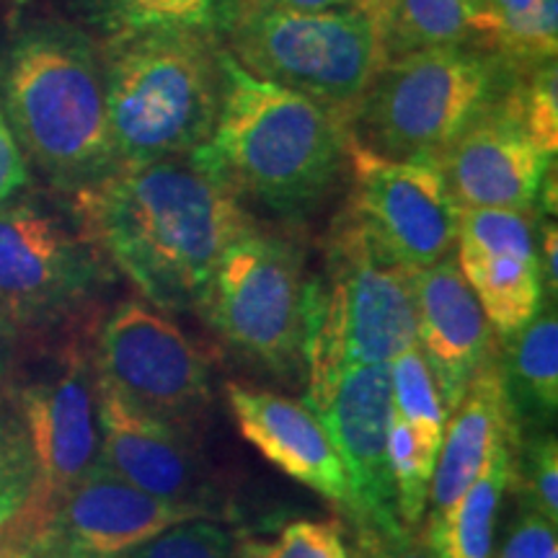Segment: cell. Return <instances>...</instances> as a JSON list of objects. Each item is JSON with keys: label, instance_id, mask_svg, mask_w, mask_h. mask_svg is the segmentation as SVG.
I'll return each mask as SVG.
<instances>
[{"label": "cell", "instance_id": "obj_11", "mask_svg": "<svg viewBox=\"0 0 558 558\" xmlns=\"http://www.w3.org/2000/svg\"><path fill=\"white\" fill-rule=\"evenodd\" d=\"M96 378L124 401L192 429L213 399L209 365L169 313L145 300H122L94 339Z\"/></svg>", "mask_w": 558, "mask_h": 558}, {"label": "cell", "instance_id": "obj_38", "mask_svg": "<svg viewBox=\"0 0 558 558\" xmlns=\"http://www.w3.org/2000/svg\"><path fill=\"white\" fill-rule=\"evenodd\" d=\"M486 3H488V9H492L494 19H497L499 37H501V34L512 32L514 26H520L522 21L530 16L535 0H486ZM499 37H497V41H499ZM497 41H494V47H497Z\"/></svg>", "mask_w": 558, "mask_h": 558}, {"label": "cell", "instance_id": "obj_33", "mask_svg": "<svg viewBox=\"0 0 558 558\" xmlns=\"http://www.w3.org/2000/svg\"><path fill=\"white\" fill-rule=\"evenodd\" d=\"M352 558H435L422 530L354 527Z\"/></svg>", "mask_w": 558, "mask_h": 558}, {"label": "cell", "instance_id": "obj_3", "mask_svg": "<svg viewBox=\"0 0 558 558\" xmlns=\"http://www.w3.org/2000/svg\"><path fill=\"white\" fill-rule=\"evenodd\" d=\"M0 90L19 145L58 186L78 192L117 169L101 50L73 26H34L0 62Z\"/></svg>", "mask_w": 558, "mask_h": 558}, {"label": "cell", "instance_id": "obj_17", "mask_svg": "<svg viewBox=\"0 0 558 558\" xmlns=\"http://www.w3.org/2000/svg\"><path fill=\"white\" fill-rule=\"evenodd\" d=\"M99 463L150 497L209 507L207 476L192 432L145 414L101 380Z\"/></svg>", "mask_w": 558, "mask_h": 558}, {"label": "cell", "instance_id": "obj_15", "mask_svg": "<svg viewBox=\"0 0 558 558\" xmlns=\"http://www.w3.org/2000/svg\"><path fill=\"white\" fill-rule=\"evenodd\" d=\"M554 156L530 137L507 94L478 124L435 160L456 207L535 213Z\"/></svg>", "mask_w": 558, "mask_h": 558}, {"label": "cell", "instance_id": "obj_1", "mask_svg": "<svg viewBox=\"0 0 558 558\" xmlns=\"http://www.w3.org/2000/svg\"><path fill=\"white\" fill-rule=\"evenodd\" d=\"M75 218L145 303L197 308L220 256L256 228L226 181L194 156L128 163L75 192Z\"/></svg>", "mask_w": 558, "mask_h": 558}, {"label": "cell", "instance_id": "obj_13", "mask_svg": "<svg viewBox=\"0 0 558 558\" xmlns=\"http://www.w3.org/2000/svg\"><path fill=\"white\" fill-rule=\"evenodd\" d=\"M213 509L150 497L94 463L29 535L54 558H128L160 533L190 520L213 518Z\"/></svg>", "mask_w": 558, "mask_h": 558}, {"label": "cell", "instance_id": "obj_18", "mask_svg": "<svg viewBox=\"0 0 558 558\" xmlns=\"http://www.w3.org/2000/svg\"><path fill=\"white\" fill-rule=\"evenodd\" d=\"M226 399L243 439H248L277 471L308 486L347 514L349 481L344 463L316 411L303 401L241 383H228Z\"/></svg>", "mask_w": 558, "mask_h": 558}, {"label": "cell", "instance_id": "obj_25", "mask_svg": "<svg viewBox=\"0 0 558 558\" xmlns=\"http://www.w3.org/2000/svg\"><path fill=\"white\" fill-rule=\"evenodd\" d=\"M388 369L393 414L401 416L432 450L439 452L450 414L439 399L437 383L416 341L403 349L399 357L390 360Z\"/></svg>", "mask_w": 558, "mask_h": 558}, {"label": "cell", "instance_id": "obj_35", "mask_svg": "<svg viewBox=\"0 0 558 558\" xmlns=\"http://www.w3.org/2000/svg\"><path fill=\"white\" fill-rule=\"evenodd\" d=\"M26 184H29V166L24 150L0 111V207H5V202L16 197Z\"/></svg>", "mask_w": 558, "mask_h": 558}, {"label": "cell", "instance_id": "obj_9", "mask_svg": "<svg viewBox=\"0 0 558 558\" xmlns=\"http://www.w3.org/2000/svg\"><path fill=\"white\" fill-rule=\"evenodd\" d=\"M305 290L303 248L254 228L226 248L194 311L248 365L292 378L303 369Z\"/></svg>", "mask_w": 558, "mask_h": 558}, {"label": "cell", "instance_id": "obj_27", "mask_svg": "<svg viewBox=\"0 0 558 558\" xmlns=\"http://www.w3.org/2000/svg\"><path fill=\"white\" fill-rule=\"evenodd\" d=\"M456 246L486 254L538 256L533 213L494 207H456Z\"/></svg>", "mask_w": 558, "mask_h": 558}, {"label": "cell", "instance_id": "obj_4", "mask_svg": "<svg viewBox=\"0 0 558 558\" xmlns=\"http://www.w3.org/2000/svg\"><path fill=\"white\" fill-rule=\"evenodd\" d=\"M99 50L117 166L205 148L222 99L218 37L148 32L107 39Z\"/></svg>", "mask_w": 558, "mask_h": 558}, {"label": "cell", "instance_id": "obj_19", "mask_svg": "<svg viewBox=\"0 0 558 558\" xmlns=\"http://www.w3.org/2000/svg\"><path fill=\"white\" fill-rule=\"evenodd\" d=\"M499 349V347H497ZM520 442V429L501 380L497 354L473 375L463 399L450 411L429 486V518L439 522L465 497L501 448ZM424 522V525H427Z\"/></svg>", "mask_w": 558, "mask_h": 558}, {"label": "cell", "instance_id": "obj_40", "mask_svg": "<svg viewBox=\"0 0 558 558\" xmlns=\"http://www.w3.org/2000/svg\"><path fill=\"white\" fill-rule=\"evenodd\" d=\"M13 326L11 320L3 316V311H0V393H3V386H5V378H9V369H11V362H13Z\"/></svg>", "mask_w": 558, "mask_h": 558}, {"label": "cell", "instance_id": "obj_6", "mask_svg": "<svg viewBox=\"0 0 558 558\" xmlns=\"http://www.w3.org/2000/svg\"><path fill=\"white\" fill-rule=\"evenodd\" d=\"M499 52L422 47L383 62L352 120V140L399 160H435L478 124L518 81Z\"/></svg>", "mask_w": 558, "mask_h": 558}, {"label": "cell", "instance_id": "obj_8", "mask_svg": "<svg viewBox=\"0 0 558 558\" xmlns=\"http://www.w3.org/2000/svg\"><path fill=\"white\" fill-rule=\"evenodd\" d=\"M11 422L34 469V497L13 533H32L99 460V378L94 344L78 326L39 357L9 369Z\"/></svg>", "mask_w": 558, "mask_h": 558}, {"label": "cell", "instance_id": "obj_5", "mask_svg": "<svg viewBox=\"0 0 558 558\" xmlns=\"http://www.w3.org/2000/svg\"><path fill=\"white\" fill-rule=\"evenodd\" d=\"M416 341L409 269L369 241L349 209L333 222L324 275L305 290V407L318 411L349 369L390 365Z\"/></svg>", "mask_w": 558, "mask_h": 558}, {"label": "cell", "instance_id": "obj_30", "mask_svg": "<svg viewBox=\"0 0 558 558\" xmlns=\"http://www.w3.org/2000/svg\"><path fill=\"white\" fill-rule=\"evenodd\" d=\"M558 50V0H535L530 16L501 34L494 52L512 62L520 73L556 62Z\"/></svg>", "mask_w": 558, "mask_h": 558}, {"label": "cell", "instance_id": "obj_12", "mask_svg": "<svg viewBox=\"0 0 558 558\" xmlns=\"http://www.w3.org/2000/svg\"><path fill=\"white\" fill-rule=\"evenodd\" d=\"M352 197L347 209L401 269H424L456 248V205L432 160H399L349 140Z\"/></svg>", "mask_w": 558, "mask_h": 558}, {"label": "cell", "instance_id": "obj_31", "mask_svg": "<svg viewBox=\"0 0 558 558\" xmlns=\"http://www.w3.org/2000/svg\"><path fill=\"white\" fill-rule=\"evenodd\" d=\"M34 497V469L11 416L0 414V533L24 518Z\"/></svg>", "mask_w": 558, "mask_h": 558}, {"label": "cell", "instance_id": "obj_21", "mask_svg": "<svg viewBox=\"0 0 558 558\" xmlns=\"http://www.w3.org/2000/svg\"><path fill=\"white\" fill-rule=\"evenodd\" d=\"M456 248L460 275L465 277L499 339L512 337L535 318V313L543 308V292H546L538 256Z\"/></svg>", "mask_w": 558, "mask_h": 558}, {"label": "cell", "instance_id": "obj_26", "mask_svg": "<svg viewBox=\"0 0 558 558\" xmlns=\"http://www.w3.org/2000/svg\"><path fill=\"white\" fill-rule=\"evenodd\" d=\"M388 463L396 488V512L403 527L422 530L429 509V486L437 450H432L401 416H390Z\"/></svg>", "mask_w": 558, "mask_h": 558}, {"label": "cell", "instance_id": "obj_36", "mask_svg": "<svg viewBox=\"0 0 558 558\" xmlns=\"http://www.w3.org/2000/svg\"><path fill=\"white\" fill-rule=\"evenodd\" d=\"M538 262H541V277H543V290L550 292V298H556L558 292V233L556 222H543L541 226V241H538Z\"/></svg>", "mask_w": 558, "mask_h": 558}, {"label": "cell", "instance_id": "obj_22", "mask_svg": "<svg viewBox=\"0 0 558 558\" xmlns=\"http://www.w3.org/2000/svg\"><path fill=\"white\" fill-rule=\"evenodd\" d=\"M512 463L514 445H507L450 509L448 518L424 525L422 533L435 558H492L501 501L512 486Z\"/></svg>", "mask_w": 558, "mask_h": 558}, {"label": "cell", "instance_id": "obj_14", "mask_svg": "<svg viewBox=\"0 0 558 558\" xmlns=\"http://www.w3.org/2000/svg\"><path fill=\"white\" fill-rule=\"evenodd\" d=\"M320 414L349 481L352 527H401L388 463V429L393 416L388 365L349 369L333 386Z\"/></svg>", "mask_w": 558, "mask_h": 558}, {"label": "cell", "instance_id": "obj_37", "mask_svg": "<svg viewBox=\"0 0 558 558\" xmlns=\"http://www.w3.org/2000/svg\"><path fill=\"white\" fill-rule=\"evenodd\" d=\"M396 3H399V0H349V9L357 11L360 16H365L369 24L378 29L380 37L388 41L390 26H393L396 16Z\"/></svg>", "mask_w": 558, "mask_h": 558}, {"label": "cell", "instance_id": "obj_28", "mask_svg": "<svg viewBox=\"0 0 558 558\" xmlns=\"http://www.w3.org/2000/svg\"><path fill=\"white\" fill-rule=\"evenodd\" d=\"M520 505L558 522V442L554 432L520 437L514 448L512 486Z\"/></svg>", "mask_w": 558, "mask_h": 558}, {"label": "cell", "instance_id": "obj_39", "mask_svg": "<svg viewBox=\"0 0 558 558\" xmlns=\"http://www.w3.org/2000/svg\"><path fill=\"white\" fill-rule=\"evenodd\" d=\"M0 558H54V556L41 546V543L29 538V535L3 530V533H0Z\"/></svg>", "mask_w": 558, "mask_h": 558}, {"label": "cell", "instance_id": "obj_32", "mask_svg": "<svg viewBox=\"0 0 558 558\" xmlns=\"http://www.w3.org/2000/svg\"><path fill=\"white\" fill-rule=\"evenodd\" d=\"M128 558H239V554L233 538L215 522L190 520L169 527Z\"/></svg>", "mask_w": 558, "mask_h": 558}, {"label": "cell", "instance_id": "obj_29", "mask_svg": "<svg viewBox=\"0 0 558 558\" xmlns=\"http://www.w3.org/2000/svg\"><path fill=\"white\" fill-rule=\"evenodd\" d=\"M239 558H352L339 520H292L275 541L243 538L235 543Z\"/></svg>", "mask_w": 558, "mask_h": 558}, {"label": "cell", "instance_id": "obj_2", "mask_svg": "<svg viewBox=\"0 0 558 558\" xmlns=\"http://www.w3.org/2000/svg\"><path fill=\"white\" fill-rule=\"evenodd\" d=\"M222 99L215 132L194 150L235 197L298 220L329 197L347 166L352 122L311 96L251 75L220 45Z\"/></svg>", "mask_w": 558, "mask_h": 558}, {"label": "cell", "instance_id": "obj_16", "mask_svg": "<svg viewBox=\"0 0 558 558\" xmlns=\"http://www.w3.org/2000/svg\"><path fill=\"white\" fill-rule=\"evenodd\" d=\"M409 282L416 313V347L450 414L473 375L497 354L499 337L460 275L456 256H445L424 269H409Z\"/></svg>", "mask_w": 558, "mask_h": 558}, {"label": "cell", "instance_id": "obj_10", "mask_svg": "<svg viewBox=\"0 0 558 558\" xmlns=\"http://www.w3.org/2000/svg\"><path fill=\"white\" fill-rule=\"evenodd\" d=\"M107 282V259L78 230L34 205L0 207V311L13 329L73 320Z\"/></svg>", "mask_w": 558, "mask_h": 558}, {"label": "cell", "instance_id": "obj_24", "mask_svg": "<svg viewBox=\"0 0 558 558\" xmlns=\"http://www.w3.org/2000/svg\"><path fill=\"white\" fill-rule=\"evenodd\" d=\"M83 16L107 39L148 32H202L220 37L241 0H78Z\"/></svg>", "mask_w": 558, "mask_h": 558}, {"label": "cell", "instance_id": "obj_34", "mask_svg": "<svg viewBox=\"0 0 558 558\" xmlns=\"http://www.w3.org/2000/svg\"><path fill=\"white\" fill-rule=\"evenodd\" d=\"M554 554H558L556 522L520 505V512L509 522L499 558H550Z\"/></svg>", "mask_w": 558, "mask_h": 558}, {"label": "cell", "instance_id": "obj_23", "mask_svg": "<svg viewBox=\"0 0 558 558\" xmlns=\"http://www.w3.org/2000/svg\"><path fill=\"white\" fill-rule=\"evenodd\" d=\"M497 37L499 24L486 0H399L386 50L388 58L442 45L494 50Z\"/></svg>", "mask_w": 558, "mask_h": 558}, {"label": "cell", "instance_id": "obj_7", "mask_svg": "<svg viewBox=\"0 0 558 558\" xmlns=\"http://www.w3.org/2000/svg\"><path fill=\"white\" fill-rule=\"evenodd\" d=\"M218 41L251 75L311 96L349 122L388 60L386 39L352 9L298 11L241 0Z\"/></svg>", "mask_w": 558, "mask_h": 558}, {"label": "cell", "instance_id": "obj_41", "mask_svg": "<svg viewBox=\"0 0 558 558\" xmlns=\"http://www.w3.org/2000/svg\"><path fill=\"white\" fill-rule=\"evenodd\" d=\"M269 3L288 5L298 11H326V9H349V0H269Z\"/></svg>", "mask_w": 558, "mask_h": 558}, {"label": "cell", "instance_id": "obj_20", "mask_svg": "<svg viewBox=\"0 0 558 558\" xmlns=\"http://www.w3.org/2000/svg\"><path fill=\"white\" fill-rule=\"evenodd\" d=\"M497 362L520 437L550 432L558 411L556 305H543L518 333L499 339Z\"/></svg>", "mask_w": 558, "mask_h": 558}]
</instances>
